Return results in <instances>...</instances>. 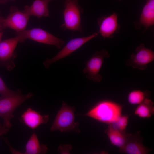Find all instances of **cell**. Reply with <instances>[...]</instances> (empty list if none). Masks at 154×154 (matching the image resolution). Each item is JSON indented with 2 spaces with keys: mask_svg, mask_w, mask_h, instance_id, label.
<instances>
[{
  "mask_svg": "<svg viewBox=\"0 0 154 154\" xmlns=\"http://www.w3.org/2000/svg\"><path fill=\"white\" fill-rule=\"evenodd\" d=\"M123 106L114 101L103 100L96 104L86 115L102 123L110 124L121 115Z\"/></svg>",
  "mask_w": 154,
  "mask_h": 154,
  "instance_id": "obj_1",
  "label": "cell"
},
{
  "mask_svg": "<svg viewBox=\"0 0 154 154\" xmlns=\"http://www.w3.org/2000/svg\"><path fill=\"white\" fill-rule=\"evenodd\" d=\"M33 96V94L31 92L23 95L19 90H17L13 95L0 98V117L3 120L5 127L9 129L11 128V120L14 117L13 114L14 111Z\"/></svg>",
  "mask_w": 154,
  "mask_h": 154,
  "instance_id": "obj_2",
  "label": "cell"
},
{
  "mask_svg": "<svg viewBox=\"0 0 154 154\" xmlns=\"http://www.w3.org/2000/svg\"><path fill=\"white\" fill-rule=\"evenodd\" d=\"M82 9L78 0L65 1L63 11L64 23L60 26L63 30H70L82 32L81 23Z\"/></svg>",
  "mask_w": 154,
  "mask_h": 154,
  "instance_id": "obj_3",
  "label": "cell"
},
{
  "mask_svg": "<svg viewBox=\"0 0 154 154\" xmlns=\"http://www.w3.org/2000/svg\"><path fill=\"white\" fill-rule=\"evenodd\" d=\"M74 108L63 102L50 128L51 131H77L78 123L74 121Z\"/></svg>",
  "mask_w": 154,
  "mask_h": 154,
  "instance_id": "obj_4",
  "label": "cell"
},
{
  "mask_svg": "<svg viewBox=\"0 0 154 154\" xmlns=\"http://www.w3.org/2000/svg\"><path fill=\"white\" fill-rule=\"evenodd\" d=\"M17 34L20 42L29 39L38 42L55 46L58 49L60 48L65 43L64 40L39 28L25 29Z\"/></svg>",
  "mask_w": 154,
  "mask_h": 154,
  "instance_id": "obj_5",
  "label": "cell"
},
{
  "mask_svg": "<svg viewBox=\"0 0 154 154\" xmlns=\"http://www.w3.org/2000/svg\"><path fill=\"white\" fill-rule=\"evenodd\" d=\"M110 57L108 52L102 49L94 53L86 62L85 67L83 70V73L86 74V77L95 82H99L102 77L99 73L105 58Z\"/></svg>",
  "mask_w": 154,
  "mask_h": 154,
  "instance_id": "obj_6",
  "label": "cell"
},
{
  "mask_svg": "<svg viewBox=\"0 0 154 154\" xmlns=\"http://www.w3.org/2000/svg\"><path fill=\"white\" fill-rule=\"evenodd\" d=\"M98 34V32H95L89 36L72 39L54 56L45 59L43 62L45 68H48L54 63L69 56L87 42L97 37Z\"/></svg>",
  "mask_w": 154,
  "mask_h": 154,
  "instance_id": "obj_7",
  "label": "cell"
},
{
  "mask_svg": "<svg viewBox=\"0 0 154 154\" xmlns=\"http://www.w3.org/2000/svg\"><path fill=\"white\" fill-rule=\"evenodd\" d=\"M154 60V52L141 44L136 48L135 52L131 55L129 58L126 61L125 64L134 69L143 70Z\"/></svg>",
  "mask_w": 154,
  "mask_h": 154,
  "instance_id": "obj_8",
  "label": "cell"
},
{
  "mask_svg": "<svg viewBox=\"0 0 154 154\" xmlns=\"http://www.w3.org/2000/svg\"><path fill=\"white\" fill-rule=\"evenodd\" d=\"M30 16L23 11H21L17 7L12 6L11 12L4 19V28L8 27L15 30L17 33L25 29Z\"/></svg>",
  "mask_w": 154,
  "mask_h": 154,
  "instance_id": "obj_9",
  "label": "cell"
},
{
  "mask_svg": "<svg viewBox=\"0 0 154 154\" xmlns=\"http://www.w3.org/2000/svg\"><path fill=\"white\" fill-rule=\"evenodd\" d=\"M97 22L99 27L98 33L104 38H112L120 28L118 14L115 12L109 15L98 18Z\"/></svg>",
  "mask_w": 154,
  "mask_h": 154,
  "instance_id": "obj_10",
  "label": "cell"
},
{
  "mask_svg": "<svg viewBox=\"0 0 154 154\" xmlns=\"http://www.w3.org/2000/svg\"><path fill=\"white\" fill-rule=\"evenodd\" d=\"M19 42L17 36L0 42V61L8 62L11 70L15 66L14 51Z\"/></svg>",
  "mask_w": 154,
  "mask_h": 154,
  "instance_id": "obj_11",
  "label": "cell"
},
{
  "mask_svg": "<svg viewBox=\"0 0 154 154\" xmlns=\"http://www.w3.org/2000/svg\"><path fill=\"white\" fill-rule=\"evenodd\" d=\"M48 115H42L39 112L28 108L22 114V122L29 128L34 129L42 124H46L49 120Z\"/></svg>",
  "mask_w": 154,
  "mask_h": 154,
  "instance_id": "obj_12",
  "label": "cell"
},
{
  "mask_svg": "<svg viewBox=\"0 0 154 154\" xmlns=\"http://www.w3.org/2000/svg\"><path fill=\"white\" fill-rule=\"evenodd\" d=\"M145 0L139 19L134 22L136 28L140 29L143 27L144 31L154 24V0Z\"/></svg>",
  "mask_w": 154,
  "mask_h": 154,
  "instance_id": "obj_13",
  "label": "cell"
},
{
  "mask_svg": "<svg viewBox=\"0 0 154 154\" xmlns=\"http://www.w3.org/2000/svg\"><path fill=\"white\" fill-rule=\"evenodd\" d=\"M111 143L119 148L123 147L130 138L132 135L127 134L109 124L105 131Z\"/></svg>",
  "mask_w": 154,
  "mask_h": 154,
  "instance_id": "obj_14",
  "label": "cell"
},
{
  "mask_svg": "<svg viewBox=\"0 0 154 154\" xmlns=\"http://www.w3.org/2000/svg\"><path fill=\"white\" fill-rule=\"evenodd\" d=\"M48 0H35L32 5H26L23 11L29 16H34L39 19L49 15Z\"/></svg>",
  "mask_w": 154,
  "mask_h": 154,
  "instance_id": "obj_15",
  "label": "cell"
},
{
  "mask_svg": "<svg viewBox=\"0 0 154 154\" xmlns=\"http://www.w3.org/2000/svg\"><path fill=\"white\" fill-rule=\"evenodd\" d=\"M150 151L143 145L139 139L132 135L125 144L119 150L121 153L128 154H146Z\"/></svg>",
  "mask_w": 154,
  "mask_h": 154,
  "instance_id": "obj_16",
  "label": "cell"
},
{
  "mask_svg": "<svg viewBox=\"0 0 154 154\" xmlns=\"http://www.w3.org/2000/svg\"><path fill=\"white\" fill-rule=\"evenodd\" d=\"M47 150L46 146L40 144L37 134L34 132L27 142L25 151L23 154H44Z\"/></svg>",
  "mask_w": 154,
  "mask_h": 154,
  "instance_id": "obj_17",
  "label": "cell"
},
{
  "mask_svg": "<svg viewBox=\"0 0 154 154\" xmlns=\"http://www.w3.org/2000/svg\"><path fill=\"white\" fill-rule=\"evenodd\" d=\"M154 108L153 102L149 98H146L137 106L134 114L141 118H149L154 114Z\"/></svg>",
  "mask_w": 154,
  "mask_h": 154,
  "instance_id": "obj_18",
  "label": "cell"
},
{
  "mask_svg": "<svg viewBox=\"0 0 154 154\" xmlns=\"http://www.w3.org/2000/svg\"><path fill=\"white\" fill-rule=\"evenodd\" d=\"M150 94V92L148 91H143L139 90H134L128 94L127 101L131 104L139 105L146 98H149Z\"/></svg>",
  "mask_w": 154,
  "mask_h": 154,
  "instance_id": "obj_19",
  "label": "cell"
},
{
  "mask_svg": "<svg viewBox=\"0 0 154 154\" xmlns=\"http://www.w3.org/2000/svg\"><path fill=\"white\" fill-rule=\"evenodd\" d=\"M129 116L127 115L121 116L115 122L110 124L120 131H125L128 123Z\"/></svg>",
  "mask_w": 154,
  "mask_h": 154,
  "instance_id": "obj_20",
  "label": "cell"
},
{
  "mask_svg": "<svg viewBox=\"0 0 154 154\" xmlns=\"http://www.w3.org/2000/svg\"><path fill=\"white\" fill-rule=\"evenodd\" d=\"M17 91H13L9 89L6 85L2 78L0 76V94L1 97H5L13 95Z\"/></svg>",
  "mask_w": 154,
  "mask_h": 154,
  "instance_id": "obj_21",
  "label": "cell"
},
{
  "mask_svg": "<svg viewBox=\"0 0 154 154\" xmlns=\"http://www.w3.org/2000/svg\"><path fill=\"white\" fill-rule=\"evenodd\" d=\"M9 130V129L5 127L0 123V136L6 134L8 132Z\"/></svg>",
  "mask_w": 154,
  "mask_h": 154,
  "instance_id": "obj_22",
  "label": "cell"
},
{
  "mask_svg": "<svg viewBox=\"0 0 154 154\" xmlns=\"http://www.w3.org/2000/svg\"><path fill=\"white\" fill-rule=\"evenodd\" d=\"M4 19L0 16V29H3V21Z\"/></svg>",
  "mask_w": 154,
  "mask_h": 154,
  "instance_id": "obj_23",
  "label": "cell"
},
{
  "mask_svg": "<svg viewBox=\"0 0 154 154\" xmlns=\"http://www.w3.org/2000/svg\"><path fill=\"white\" fill-rule=\"evenodd\" d=\"M3 33L1 32L0 31V42L1 41V39L3 35Z\"/></svg>",
  "mask_w": 154,
  "mask_h": 154,
  "instance_id": "obj_24",
  "label": "cell"
},
{
  "mask_svg": "<svg viewBox=\"0 0 154 154\" xmlns=\"http://www.w3.org/2000/svg\"><path fill=\"white\" fill-rule=\"evenodd\" d=\"M48 0L49 1H52V0ZM69 0H65V1H69Z\"/></svg>",
  "mask_w": 154,
  "mask_h": 154,
  "instance_id": "obj_25",
  "label": "cell"
},
{
  "mask_svg": "<svg viewBox=\"0 0 154 154\" xmlns=\"http://www.w3.org/2000/svg\"><path fill=\"white\" fill-rule=\"evenodd\" d=\"M119 0V1H121V0Z\"/></svg>",
  "mask_w": 154,
  "mask_h": 154,
  "instance_id": "obj_26",
  "label": "cell"
}]
</instances>
